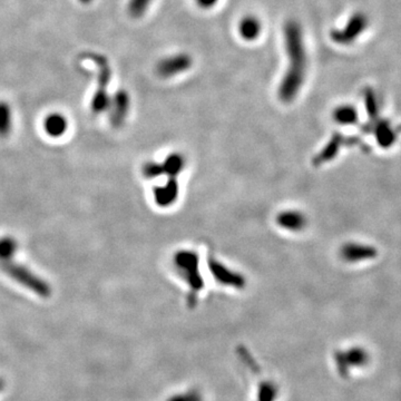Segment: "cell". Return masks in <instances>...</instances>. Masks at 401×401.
I'll list each match as a JSON object with an SVG mask.
<instances>
[{
    "mask_svg": "<svg viewBox=\"0 0 401 401\" xmlns=\"http://www.w3.org/2000/svg\"><path fill=\"white\" fill-rule=\"evenodd\" d=\"M367 361V353L362 349H351L338 355V364L342 373H349L350 368L364 366Z\"/></svg>",
    "mask_w": 401,
    "mask_h": 401,
    "instance_id": "cell-11",
    "label": "cell"
},
{
    "mask_svg": "<svg viewBox=\"0 0 401 401\" xmlns=\"http://www.w3.org/2000/svg\"><path fill=\"white\" fill-rule=\"evenodd\" d=\"M207 268L213 279L222 287L235 290H243L247 287V279L242 273L231 269L214 257H209Z\"/></svg>",
    "mask_w": 401,
    "mask_h": 401,
    "instance_id": "cell-5",
    "label": "cell"
},
{
    "mask_svg": "<svg viewBox=\"0 0 401 401\" xmlns=\"http://www.w3.org/2000/svg\"><path fill=\"white\" fill-rule=\"evenodd\" d=\"M12 129V109L7 102L0 100V138H8Z\"/></svg>",
    "mask_w": 401,
    "mask_h": 401,
    "instance_id": "cell-14",
    "label": "cell"
},
{
    "mask_svg": "<svg viewBox=\"0 0 401 401\" xmlns=\"http://www.w3.org/2000/svg\"><path fill=\"white\" fill-rule=\"evenodd\" d=\"M18 243L12 236H3L0 239V262H7L14 259L17 253Z\"/></svg>",
    "mask_w": 401,
    "mask_h": 401,
    "instance_id": "cell-17",
    "label": "cell"
},
{
    "mask_svg": "<svg viewBox=\"0 0 401 401\" xmlns=\"http://www.w3.org/2000/svg\"><path fill=\"white\" fill-rule=\"evenodd\" d=\"M142 173H143L144 178H147V180H155V178L164 176L162 163L155 162V160H151V162L144 164L143 167H142Z\"/></svg>",
    "mask_w": 401,
    "mask_h": 401,
    "instance_id": "cell-19",
    "label": "cell"
},
{
    "mask_svg": "<svg viewBox=\"0 0 401 401\" xmlns=\"http://www.w3.org/2000/svg\"><path fill=\"white\" fill-rule=\"evenodd\" d=\"M361 27V19L359 17L353 18L344 30H335L333 32V39L337 43L346 44L353 40L355 35L358 34Z\"/></svg>",
    "mask_w": 401,
    "mask_h": 401,
    "instance_id": "cell-15",
    "label": "cell"
},
{
    "mask_svg": "<svg viewBox=\"0 0 401 401\" xmlns=\"http://www.w3.org/2000/svg\"><path fill=\"white\" fill-rule=\"evenodd\" d=\"M154 202L162 209L171 207L176 203L180 195V184L178 178H167L163 183L158 184L153 189Z\"/></svg>",
    "mask_w": 401,
    "mask_h": 401,
    "instance_id": "cell-8",
    "label": "cell"
},
{
    "mask_svg": "<svg viewBox=\"0 0 401 401\" xmlns=\"http://www.w3.org/2000/svg\"><path fill=\"white\" fill-rule=\"evenodd\" d=\"M339 143L340 142H339L338 136H335L324 149H321L320 153L315 155L313 160V165L318 167V165H322V164L329 162L335 156V153H337Z\"/></svg>",
    "mask_w": 401,
    "mask_h": 401,
    "instance_id": "cell-16",
    "label": "cell"
},
{
    "mask_svg": "<svg viewBox=\"0 0 401 401\" xmlns=\"http://www.w3.org/2000/svg\"><path fill=\"white\" fill-rule=\"evenodd\" d=\"M198 6L203 9H209L214 7L218 3V0H195Z\"/></svg>",
    "mask_w": 401,
    "mask_h": 401,
    "instance_id": "cell-21",
    "label": "cell"
},
{
    "mask_svg": "<svg viewBox=\"0 0 401 401\" xmlns=\"http://www.w3.org/2000/svg\"><path fill=\"white\" fill-rule=\"evenodd\" d=\"M160 163L163 167L164 175L167 178H178V175L187 167V160L180 153H171Z\"/></svg>",
    "mask_w": 401,
    "mask_h": 401,
    "instance_id": "cell-13",
    "label": "cell"
},
{
    "mask_svg": "<svg viewBox=\"0 0 401 401\" xmlns=\"http://www.w3.org/2000/svg\"><path fill=\"white\" fill-rule=\"evenodd\" d=\"M151 3L152 0H129L127 10L133 18L143 17L149 10Z\"/></svg>",
    "mask_w": 401,
    "mask_h": 401,
    "instance_id": "cell-18",
    "label": "cell"
},
{
    "mask_svg": "<svg viewBox=\"0 0 401 401\" xmlns=\"http://www.w3.org/2000/svg\"><path fill=\"white\" fill-rule=\"evenodd\" d=\"M80 3H83V5H89V3H92L93 0H78Z\"/></svg>",
    "mask_w": 401,
    "mask_h": 401,
    "instance_id": "cell-22",
    "label": "cell"
},
{
    "mask_svg": "<svg viewBox=\"0 0 401 401\" xmlns=\"http://www.w3.org/2000/svg\"><path fill=\"white\" fill-rule=\"evenodd\" d=\"M173 267L189 289V298L196 300L204 288L198 253L191 249L178 250L173 255Z\"/></svg>",
    "mask_w": 401,
    "mask_h": 401,
    "instance_id": "cell-2",
    "label": "cell"
},
{
    "mask_svg": "<svg viewBox=\"0 0 401 401\" xmlns=\"http://www.w3.org/2000/svg\"><path fill=\"white\" fill-rule=\"evenodd\" d=\"M275 223L284 231L299 233L308 227V218L307 215L299 209H283L277 215Z\"/></svg>",
    "mask_w": 401,
    "mask_h": 401,
    "instance_id": "cell-9",
    "label": "cell"
},
{
    "mask_svg": "<svg viewBox=\"0 0 401 401\" xmlns=\"http://www.w3.org/2000/svg\"><path fill=\"white\" fill-rule=\"evenodd\" d=\"M87 58L92 60L96 66V82H97V87L91 102V109L94 114H102L109 111L111 103L109 85L112 80V67L104 55L91 53L87 55Z\"/></svg>",
    "mask_w": 401,
    "mask_h": 401,
    "instance_id": "cell-3",
    "label": "cell"
},
{
    "mask_svg": "<svg viewBox=\"0 0 401 401\" xmlns=\"http://www.w3.org/2000/svg\"><path fill=\"white\" fill-rule=\"evenodd\" d=\"M335 118L338 123H351L355 120V113L349 107H340L335 111Z\"/></svg>",
    "mask_w": 401,
    "mask_h": 401,
    "instance_id": "cell-20",
    "label": "cell"
},
{
    "mask_svg": "<svg viewBox=\"0 0 401 401\" xmlns=\"http://www.w3.org/2000/svg\"><path fill=\"white\" fill-rule=\"evenodd\" d=\"M131 109V97L125 89H120L111 97L109 113V122L114 129H120L129 118Z\"/></svg>",
    "mask_w": 401,
    "mask_h": 401,
    "instance_id": "cell-7",
    "label": "cell"
},
{
    "mask_svg": "<svg viewBox=\"0 0 401 401\" xmlns=\"http://www.w3.org/2000/svg\"><path fill=\"white\" fill-rule=\"evenodd\" d=\"M44 129L50 138H62L68 129V120L60 113H50L44 120Z\"/></svg>",
    "mask_w": 401,
    "mask_h": 401,
    "instance_id": "cell-10",
    "label": "cell"
},
{
    "mask_svg": "<svg viewBox=\"0 0 401 401\" xmlns=\"http://www.w3.org/2000/svg\"><path fill=\"white\" fill-rule=\"evenodd\" d=\"M238 30L242 39L253 41V40L260 37L261 32H262V24H261L260 19H258L255 16L249 15V16H245L240 20Z\"/></svg>",
    "mask_w": 401,
    "mask_h": 401,
    "instance_id": "cell-12",
    "label": "cell"
},
{
    "mask_svg": "<svg viewBox=\"0 0 401 401\" xmlns=\"http://www.w3.org/2000/svg\"><path fill=\"white\" fill-rule=\"evenodd\" d=\"M193 65V58L187 53L167 56L158 62L156 73L162 78H171L189 71Z\"/></svg>",
    "mask_w": 401,
    "mask_h": 401,
    "instance_id": "cell-6",
    "label": "cell"
},
{
    "mask_svg": "<svg viewBox=\"0 0 401 401\" xmlns=\"http://www.w3.org/2000/svg\"><path fill=\"white\" fill-rule=\"evenodd\" d=\"M0 268L9 278L17 282L20 286L26 288L35 295L41 298H48L52 295V288L47 281L40 278L39 275L32 272V270L25 267L23 264L16 263L14 261L1 262Z\"/></svg>",
    "mask_w": 401,
    "mask_h": 401,
    "instance_id": "cell-4",
    "label": "cell"
},
{
    "mask_svg": "<svg viewBox=\"0 0 401 401\" xmlns=\"http://www.w3.org/2000/svg\"><path fill=\"white\" fill-rule=\"evenodd\" d=\"M283 38L289 65L279 85L278 96L281 102L289 104L297 98L306 80L307 50L302 28L297 20H289L286 23Z\"/></svg>",
    "mask_w": 401,
    "mask_h": 401,
    "instance_id": "cell-1",
    "label": "cell"
}]
</instances>
